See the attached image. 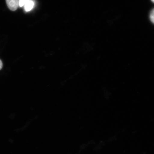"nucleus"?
<instances>
[{
  "mask_svg": "<svg viewBox=\"0 0 154 154\" xmlns=\"http://www.w3.org/2000/svg\"><path fill=\"white\" fill-rule=\"evenodd\" d=\"M8 7L11 11H16L19 6V0H6Z\"/></svg>",
  "mask_w": 154,
  "mask_h": 154,
  "instance_id": "1",
  "label": "nucleus"
},
{
  "mask_svg": "<svg viewBox=\"0 0 154 154\" xmlns=\"http://www.w3.org/2000/svg\"><path fill=\"white\" fill-rule=\"evenodd\" d=\"M35 3L33 0H29L24 6V9L26 12H28L33 8Z\"/></svg>",
  "mask_w": 154,
  "mask_h": 154,
  "instance_id": "2",
  "label": "nucleus"
},
{
  "mask_svg": "<svg viewBox=\"0 0 154 154\" xmlns=\"http://www.w3.org/2000/svg\"><path fill=\"white\" fill-rule=\"evenodd\" d=\"M29 1V0H19V6L21 7L24 6Z\"/></svg>",
  "mask_w": 154,
  "mask_h": 154,
  "instance_id": "3",
  "label": "nucleus"
},
{
  "mask_svg": "<svg viewBox=\"0 0 154 154\" xmlns=\"http://www.w3.org/2000/svg\"><path fill=\"white\" fill-rule=\"evenodd\" d=\"M150 20L154 24V9L152 11L150 15Z\"/></svg>",
  "mask_w": 154,
  "mask_h": 154,
  "instance_id": "4",
  "label": "nucleus"
},
{
  "mask_svg": "<svg viewBox=\"0 0 154 154\" xmlns=\"http://www.w3.org/2000/svg\"><path fill=\"white\" fill-rule=\"evenodd\" d=\"M3 67V63L2 61L0 60V70H1Z\"/></svg>",
  "mask_w": 154,
  "mask_h": 154,
  "instance_id": "5",
  "label": "nucleus"
},
{
  "mask_svg": "<svg viewBox=\"0 0 154 154\" xmlns=\"http://www.w3.org/2000/svg\"><path fill=\"white\" fill-rule=\"evenodd\" d=\"M151 1L154 3V0H151Z\"/></svg>",
  "mask_w": 154,
  "mask_h": 154,
  "instance_id": "6",
  "label": "nucleus"
}]
</instances>
